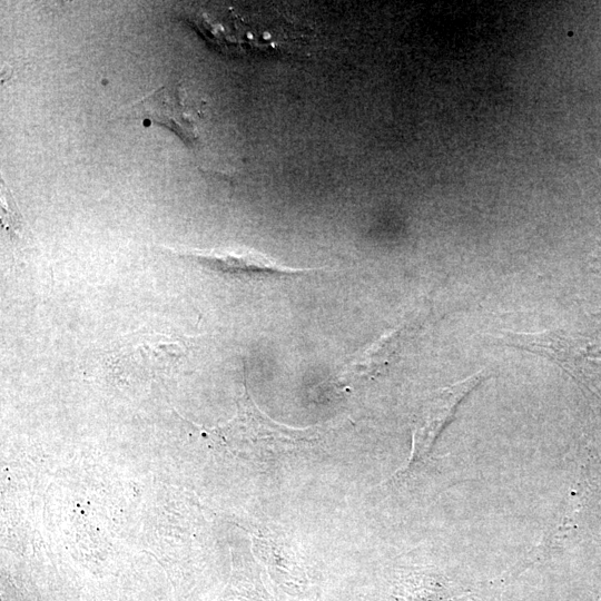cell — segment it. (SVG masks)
<instances>
[{"mask_svg": "<svg viewBox=\"0 0 601 601\" xmlns=\"http://www.w3.org/2000/svg\"><path fill=\"white\" fill-rule=\"evenodd\" d=\"M485 379V371L478 372L466 380L436 391L422 403L413 421L411 456L399 475L407 474L429 455L442 431L452 421L462 400Z\"/></svg>", "mask_w": 601, "mask_h": 601, "instance_id": "cell-1", "label": "cell"}, {"mask_svg": "<svg viewBox=\"0 0 601 601\" xmlns=\"http://www.w3.org/2000/svg\"><path fill=\"white\" fill-rule=\"evenodd\" d=\"M185 258L225 277L244 280L293 279L307 274L305 270H293L272 262L261 254L192 251Z\"/></svg>", "mask_w": 601, "mask_h": 601, "instance_id": "cell-2", "label": "cell"}, {"mask_svg": "<svg viewBox=\"0 0 601 601\" xmlns=\"http://www.w3.org/2000/svg\"><path fill=\"white\" fill-rule=\"evenodd\" d=\"M179 85L162 87L141 101L145 115L156 123L171 128L187 146L199 140L196 113L185 103Z\"/></svg>", "mask_w": 601, "mask_h": 601, "instance_id": "cell-3", "label": "cell"}]
</instances>
